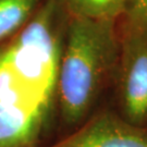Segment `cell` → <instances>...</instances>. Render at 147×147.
<instances>
[{
  "instance_id": "obj_1",
  "label": "cell",
  "mask_w": 147,
  "mask_h": 147,
  "mask_svg": "<svg viewBox=\"0 0 147 147\" xmlns=\"http://www.w3.org/2000/svg\"><path fill=\"white\" fill-rule=\"evenodd\" d=\"M117 55L115 21L71 16L57 78L60 111L67 123L84 117Z\"/></svg>"
},
{
  "instance_id": "obj_2",
  "label": "cell",
  "mask_w": 147,
  "mask_h": 147,
  "mask_svg": "<svg viewBox=\"0 0 147 147\" xmlns=\"http://www.w3.org/2000/svg\"><path fill=\"white\" fill-rule=\"evenodd\" d=\"M48 147H147V133L129 120L105 111Z\"/></svg>"
},
{
  "instance_id": "obj_5",
  "label": "cell",
  "mask_w": 147,
  "mask_h": 147,
  "mask_svg": "<svg viewBox=\"0 0 147 147\" xmlns=\"http://www.w3.org/2000/svg\"><path fill=\"white\" fill-rule=\"evenodd\" d=\"M71 16L115 21L126 10L125 0H61Z\"/></svg>"
},
{
  "instance_id": "obj_3",
  "label": "cell",
  "mask_w": 147,
  "mask_h": 147,
  "mask_svg": "<svg viewBox=\"0 0 147 147\" xmlns=\"http://www.w3.org/2000/svg\"><path fill=\"white\" fill-rule=\"evenodd\" d=\"M120 92L127 120H147V38L123 36Z\"/></svg>"
},
{
  "instance_id": "obj_6",
  "label": "cell",
  "mask_w": 147,
  "mask_h": 147,
  "mask_svg": "<svg viewBox=\"0 0 147 147\" xmlns=\"http://www.w3.org/2000/svg\"><path fill=\"white\" fill-rule=\"evenodd\" d=\"M123 36L147 38V0H127Z\"/></svg>"
},
{
  "instance_id": "obj_4",
  "label": "cell",
  "mask_w": 147,
  "mask_h": 147,
  "mask_svg": "<svg viewBox=\"0 0 147 147\" xmlns=\"http://www.w3.org/2000/svg\"><path fill=\"white\" fill-rule=\"evenodd\" d=\"M42 0H0V47L30 22Z\"/></svg>"
},
{
  "instance_id": "obj_7",
  "label": "cell",
  "mask_w": 147,
  "mask_h": 147,
  "mask_svg": "<svg viewBox=\"0 0 147 147\" xmlns=\"http://www.w3.org/2000/svg\"><path fill=\"white\" fill-rule=\"evenodd\" d=\"M125 2H126V3H127V0H125Z\"/></svg>"
}]
</instances>
